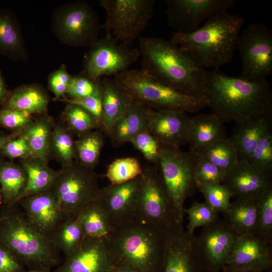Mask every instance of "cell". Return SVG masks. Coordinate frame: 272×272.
<instances>
[{
	"instance_id": "54",
	"label": "cell",
	"mask_w": 272,
	"mask_h": 272,
	"mask_svg": "<svg viewBox=\"0 0 272 272\" xmlns=\"http://www.w3.org/2000/svg\"><path fill=\"white\" fill-rule=\"evenodd\" d=\"M22 130L13 131L9 134H3L0 135V154L3 146L8 141L18 137L22 132Z\"/></svg>"
},
{
	"instance_id": "7",
	"label": "cell",
	"mask_w": 272,
	"mask_h": 272,
	"mask_svg": "<svg viewBox=\"0 0 272 272\" xmlns=\"http://www.w3.org/2000/svg\"><path fill=\"white\" fill-rule=\"evenodd\" d=\"M198 159L197 153L161 144L157 166L171 200L176 221L183 223L184 205L197 189L194 171Z\"/></svg>"
},
{
	"instance_id": "13",
	"label": "cell",
	"mask_w": 272,
	"mask_h": 272,
	"mask_svg": "<svg viewBox=\"0 0 272 272\" xmlns=\"http://www.w3.org/2000/svg\"><path fill=\"white\" fill-rule=\"evenodd\" d=\"M90 47L81 74L95 81L102 76H115L128 70L140 56L138 49L106 34Z\"/></svg>"
},
{
	"instance_id": "31",
	"label": "cell",
	"mask_w": 272,
	"mask_h": 272,
	"mask_svg": "<svg viewBox=\"0 0 272 272\" xmlns=\"http://www.w3.org/2000/svg\"><path fill=\"white\" fill-rule=\"evenodd\" d=\"M47 162L30 157L22 159L21 166L27 176V186L21 199L50 189L59 173L49 168Z\"/></svg>"
},
{
	"instance_id": "51",
	"label": "cell",
	"mask_w": 272,
	"mask_h": 272,
	"mask_svg": "<svg viewBox=\"0 0 272 272\" xmlns=\"http://www.w3.org/2000/svg\"><path fill=\"white\" fill-rule=\"evenodd\" d=\"M27 270L14 254L0 243V272H26Z\"/></svg>"
},
{
	"instance_id": "39",
	"label": "cell",
	"mask_w": 272,
	"mask_h": 272,
	"mask_svg": "<svg viewBox=\"0 0 272 272\" xmlns=\"http://www.w3.org/2000/svg\"><path fill=\"white\" fill-rule=\"evenodd\" d=\"M62 117L69 130L79 136L100 128V124L96 118L82 107L68 104L63 113Z\"/></svg>"
},
{
	"instance_id": "55",
	"label": "cell",
	"mask_w": 272,
	"mask_h": 272,
	"mask_svg": "<svg viewBox=\"0 0 272 272\" xmlns=\"http://www.w3.org/2000/svg\"><path fill=\"white\" fill-rule=\"evenodd\" d=\"M221 270L222 272H261L258 270L244 268H239L228 265L225 266Z\"/></svg>"
},
{
	"instance_id": "16",
	"label": "cell",
	"mask_w": 272,
	"mask_h": 272,
	"mask_svg": "<svg viewBox=\"0 0 272 272\" xmlns=\"http://www.w3.org/2000/svg\"><path fill=\"white\" fill-rule=\"evenodd\" d=\"M238 235L219 218L202 227L197 239L204 271L220 272L226 265Z\"/></svg>"
},
{
	"instance_id": "21",
	"label": "cell",
	"mask_w": 272,
	"mask_h": 272,
	"mask_svg": "<svg viewBox=\"0 0 272 272\" xmlns=\"http://www.w3.org/2000/svg\"><path fill=\"white\" fill-rule=\"evenodd\" d=\"M189 117L183 111L150 108L147 128L161 144L180 148L186 144Z\"/></svg>"
},
{
	"instance_id": "34",
	"label": "cell",
	"mask_w": 272,
	"mask_h": 272,
	"mask_svg": "<svg viewBox=\"0 0 272 272\" xmlns=\"http://www.w3.org/2000/svg\"><path fill=\"white\" fill-rule=\"evenodd\" d=\"M104 144L101 130L95 129L80 135L74 141L76 161L85 167L94 169Z\"/></svg>"
},
{
	"instance_id": "14",
	"label": "cell",
	"mask_w": 272,
	"mask_h": 272,
	"mask_svg": "<svg viewBox=\"0 0 272 272\" xmlns=\"http://www.w3.org/2000/svg\"><path fill=\"white\" fill-rule=\"evenodd\" d=\"M167 23L176 33L188 34L212 16L233 7L234 0H166Z\"/></svg>"
},
{
	"instance_id": "32",
	"label": "cell",
	"mask_w": 272,
	"mask_h": 272,
	"mask_svg": "<svg viewBox=\"0 0 272 272\" xmlns=\"http://www.w3.org/2000/svg\"><path fill=\"white\" fill-rule=\"evenodd\" d=\"M53 122L45 113L22 130L30 148L32 157L47 162L50 155Z\"/></svg>"
},
{
	"instance_id": "28",
	"label": "cell",
	"mask_w": 272,
	"mask_h": 272,
	"mask_svg": "<svg viewBox=\"0 0 272 272\" xmlns=\"http://www.w3.org/2000/svg\"><path fill=\"white\" fill-rule=\"evenodd\" d=\"M150 108L133 101L122 115L114 123L108 137L112 145L119 147L128 142L139 132L147 129V117Z\"/></svg>"
},
{
	"instance_id": "33",
	"label": "cell",
	"mask_w": 272,
	"mask_h": 272,
	"mask_svg": "<svg viewBox=\"0 0 272 272\" xmlns=\"http://www.w3.org/2000/svg\"><path fill=\"white\" fill-rule=\"evenodd\" d=\"M76 218L87 238L105 239L114 227L96 199L85 207Z\"/></svg>"
},
{
	"instance_id": "8",
	"label": "cell",
	"mask_w": 272,
	"mask_h": 272,
	"mask_svg": "<svg viewBox=\"0 0 272 272\" xmlns=\"http://www.w3.org/2000/svg\"><path fill=\"white\" fill-rule=\"evenodd\" d=\"M52 30L62 44L71 47H90L98 39L100 31L96 11L87 2L68 3L55 9L51 19Z\"/></svg>"
},
{
	"instance_id": "19",
	"label": "cell",
	"mask_w": 272,
	"mask_h": 272,
	"mask_svg": "<svg viewBox=\"0 0 272 272\" xmlns=\"http://www.w3.org/2000/svg\"><path fill=\"white\" fill-rule=\"evenodd\" d=\"M113 268L105 239L86 237L54 272H113Z\"/></svg>"
},
{
	"instance_id": "10",
	"label": "cell",
	"mask_w": 272,
	"mask_h": 272,
	"mask_svg": "<svg viewBox=\"0 0 272 272\" xmlns=\"http://www.w3.org/2000/svg\"><path fill=\"white\" fill-rule=\"evenodd\" d=\"M241 60L239 77L253 82L266 81L272 73V31L264 23L249 24L236 42Z\"/></svg>"
},
{
	"instance_id": "20",
	"label": "cell",
	"mask_w": 272,
	"mask_h": 272,
	"mask_svg": "<svg viewBox=\"0 0 272 272\" xmlns=\"http://www.w3.org/2000/svg\"><path fill=\"white\" fill-rule=\"evenodd\" d=\"M239 199H258L272 188L271 175L260 172L248 161L238 162L226 172L223 183Z\"/></svg>"
},
{
	"instance_id": "3",
	"label": "cell",
	"mask_w": 272,
	"mask_h": 272,
	"mask_svg": "<svg viewBox=\"0 0 272 272\" xmlns=\"http://www.w3.org/2000/svg\"><path fill=\"white\" fill-rule=\"evenodd\" d=\"M244 21L243 17L223 11L208 19L193 32L174 33L171 40L205 69H219L231 61Z\"/></svg>"
},
{
	"instance_id": "35",
	"label": "cell",
	"mask_w": 272,
	"mask_h": 272,
	"mask_svg": "<svg viewBox=\"0 0 272 272\" xmlns=\"http://www.w3.org/2000/svg\"><path fill=\"white\" fill-rule=\"evenodd\" d=\"M85 238L77 219L67 218L52 233L50 239L54 247L65 256L75 250Z\"/></svg>"
},
{
	"instance_id": "24",
	"label": "cell",
	"mask_w": 272,
	"mask_h": 272,
	"mask_svg": "<svg viewBox=\"0 0 272 272\" xmlns=\"http://www.w3.org/2000/svg\"><path fill=\"white\" fill-rule=\"evenodd\" d=\"M226 137L224 123L212 113L198 114L189 117L186 144L190 151L197 154Z\"/></svg>"
},
{
	"instance_id": "56",
	"label": "cell",
	"mask_w": 272,
	"mask_h": 272,
	"mask_svg": "<svg viewBox=\"0 0 272 272\" xmlns=\"http://www.w3.org/2000/svg\"><path fill=\"white\" fill-rule=\"evenodd\" d=\"M50 269L41 268L28 270L26 272H51Z\"/></svg>"
},
{
	"instance_id": "17",
	"label": "cell",
	"mask_w": 272,
	"mask_h": 272,
	"mask_svg": "<svg viewBox=\"0 0 272 272\" xmlns=\"http://www.w3.org/2000/svg\"><path fill=\"white\" fill-rule=\"evenodd\" d=\"M142 175L127 182L100 188L96 200L113 227L134 219Z\"/></svg>"
},
{
	"instance_id": "50",
	"label": "cell",
	"mask_w": 272,
	"mask_h": 272,
	"mask_svg": "<svg viewBox=\"0 0 272 272\" xmlns=\"http://www.w3.org/2000/svg\"><path fill=\"white\" fill-rule=\"evenodd\" d=\"M1 154L10 159L32 157V153L26 137L21 133L16 138L8 141L3 146Z\"/></svg>"
},
{
	"instance_id": "25",
	"label": "cell",
	"mask_w": 272,
	"mask_h": 272,
	"mask_svg": "<svg viewBox=\"0 0 272 272\" xmlns=\"http://www.w3.org/2000/svg\"><path fill=\"white\" fill-rule=\"evenodd\" d=\"M101 84L102 114L100 129L108 136L114 123L133 100L114 79L105 78Z\"/></svg>"
},
{
	"instance_id": "15",
	"label": "cell",
	"mask_w": 272,
	"mask_h": 272,
	"mask_svg": "<svg viewBox=\"0 0 272 272\" xmlns=\"http://www.w3.org/2000/svg\"><path fill=\"white\" fill-rule=\"evenodd\" d=\"M159 272H205L197 236L185 231L182 223L167 230L164 257Z\"/></svg>"
},
{
	"instance_id": "22",
	"label": "cell",
	"mask_w": 272,
	"mask_h": 272,
	"mask_svg": "<svg viewBox=\"0 0 272 272\" xmlns=\"http://www.w3.org/2000/svg\"><path fill=\"white\" fill-rule=\"evenodd\" d=\"M271 242L256 235H238L226 265L263 272L272 266Z\"/></svg>"
},
{
	"instance_id": "43",
	"label": "cell",
	"mask_w": 272,
	"mask_h": 272,
	"mask_svg": "<svg viewBox=\"0 0 272 272\" xmlns=\"http://www.w3.org/2000/svg\"><path fill=\"white\" fill-rule=\"evenodd\" d=\"M259 209L255 235L271 242L272 239V188L258 199Z\"/></svg>"
},
{
	"instance_id": "4",
	"label": "cell",
	"mask_w": 272,
	"mask_h": 272,
	"mask_svg": "<svg viewBox=\"0 0 272 272\" xmlns=\"http://www.w3.org/2000/svg\"><path fill=\"white\" fill-rule=\"evenodd\" d=\"M167 230L131 220L113 227L106 238L113 264L127 263L143 272H159Z\"/></svg>"
},
{
	"instance_id": "2",
	"label": "cell",
	"mask_w": 272,
	"mask_h": 272,
	"mask_svg": "<svg viewBox=\"0 0 272 272\" xmlns=\"http://www.w3.org/2000/svg\"><path fill=\"white\" fill-rule=\"evenodd\" d=\"M205 96L212 113L223 123L272 113V92L267 80L250 81L211 70Z\"/></svg>"
},
{
	"instance_id": "36",
	"label": "cell",
	"mask_w": 272,
	"mask_h": 272,
	"mask_svg": "<svg viewBox=\"0 0 272 272\" xmlns=\"http://www.w3.org/2000/svg\"><path fill=\"white\" fill-rule=\"evenodd\" d=\"M197 154L226 172L239 161L236 150L228 137L215 142Z\"/></svg>"
},
{
	"instance_id": "18",
	"label": "cell",
	"mask_w": 272,
	"mask_h": 272,
	"mask_svg": "<svg viewBox=\"0 0 272 272\" xmlns=\"http://www.w3.org/2000/svg\"><path fill=\"white\" fill-rule=\"evenodd\" d=\"M17 205L29 223L49 239L67 218L60 209L51 188L25 197Z\"/></svg>"
},
{
	"instance_id": "27",
	"label": "cell",
	"mask_w": 272,
	"mask_h": 272,
	"mask_svg": "<svg viewBox=\"0 0 272 272\" xmlns=\"http://www.w3.org/2000/svg\"><path fill=\"white\" fill-rule=\"evenodd\" d=\"M47 92L40 85L20 86L9 94L2 105V109H16L33 114L45 113L49 103Z\"/></svg>"
},
{
	"instance_id": "26",
	"label": "cell",
	"mask_w": 272,
	"mask_h": 272,
	"mask_svg": "<svg viewBox=\"0 0 272 272\" xmlns=\"http://www.w3.org/2000/svg\"><path fill=\"white\" fill-rule=\"evenodd\" d=\"M0 54L15 61L26 62L29 59L18 20L7 9H0Z\"/></svg>"
},
{
	"instance_id": "29",
	"label": "cell",
	"mask_w": 272,
	"mask_h": 272,
	"mask_svg": "<svg viewBox=\"0 0 272 272\" xmlns=\"http://www.w3.org/2000/svg\"><path fill=\"white\" fill-rule=\"evenodd\" d=\"M258 209V199H235L224 213L223 221L239 235H255Z\"/></svg>"
},
{
	"instance_id": "48",
	"label": "cell",
	"mask_w": 272,
	"mask_h": 272,
	"mask_svg": "<svg viewBox=\"0 0 272 272\" xmlns=\"http://www.w3.org/2000/svg\"><path fill=\"white\" fill-rule=\"evenodd\" d=\"M73 76L67 71L66 65L62 64L52 72L48 78L49 89L55 95L54 100H59L65 97Z\"/></svg>"
},
{
	"instance_id": "46",
	"label": "cell",
	"mask_w": 272,
	"mask_h": 272,
	"mask_svg": "<svg viewBox=\"0 0 272 272\" xmlns=\"http://www.w3.org/2000/svg\"><path fill=\"white\" fill-rule=\"evenodd\" d=\"M102 84L101 82H100L95 92L89 96L80 99L65 97L59 100L82 107L92 114L101 125L102 114Z\"/></svg>"
},
{
	"instance_id": "38",
	"label": "cell",
	"mask_w": 272,
	"mask_h": 272,
	"mask_svg": "<svg viewBox=\"0 0 272 272\" xmlns=\"http://www.w3.org/2000/svg\"><path fill=\"white\" fill-rule=\"evenodd\" d=\"M50 153L63 167L72 165L76 161L74 141L69 131L60 124L53 125Z\"/></svg>"
},
{
	"instance_id": "23",
	"label": "cell",
	"mask_w": 272,
	"mask_h": 272,
	"mask_svg": "<svg viewBox=\"0 0 272 272\" xmlns=\"http://www.w3.org/2000/svg\"><path fill=\"white\" fill-rule=\"evenodd\" d=\"M228 138L235 147L239 161H248L262 137L272 127V113L259 114L235 122Z\"/></svg>"
},
{
	"instance_id": "47",
	"label": "cell",
	"mask_w": 272,
	"mask_h": 272,
	"mask_svg": "<svg viewBox=\"0 0 272 272\" xmlns=\"http://www.w3.org/2000/svg\"><path fill=\"white\" fill-rule=\"evenodd\" d=\"M33 121L31 114L16 109H0V126L13 130H21Z\"/></svg>"
},
{
	"instance_id": "6",
	"label": "cell",
	"mask_w": 272,
	"mask_h": 272,
	"mask_svg": "<svg viewBox=\"0 0 272 272\" xmlns=\"http://www.w3.org/2000/svg\"><path fill=\"white\" fill-rule=\"evenodd\" d=\"M114 79L134 101L152 109L196 113L209 107L206 96L181 93L142 70H128Z\"/></svg>"
},
{
	"instance_id": "52",
	"label": "cell",
	"mask_w": 272,
	"mask_h": 272,
	"mask_svg": "<svg viewBox=\"0 0 272 272\" xmlns=\"http://www.w3.org/2000/svg\"><path fill=\"white\" fill-rule=\"evenodd\" d=\"M113 272H143L138 268L127 263L113 264Z\"/></svg>"
},
{
	"instance_id": "57",
	"label": "cell",
	"mask_w": 272,
	"mask_h": 272,
	"mask_svg": "<svg viewBox=\"0 0 272 272\" xmlns=\"http://www.w3.org/2000/svg\"><path fill=\"white\" fill-rule=\"evenodd\" d=\"M3 203V197H2V194L0 188V208L2 207Z\"/></svg>"
},
{
	"instance_id": "11",
	"label": "cell",
	"mask_w": 272,
	"mask_h": 272,
	"mask_svg": "<svg viewBox=\"0 0 272 272\" xmlns=\"http://www.w3.org/2000/svg\"><path fill=\"white\" fill-rule=\"evenodd\" d=\"M134 219L166 230L177 223L157 165L143 167Z\"/></svg>"
},
{
	"instance_id": "12",
	"label": "cell",
	"mask_w": 272,
	"mask_h": 272,
	"mask_svg": "<svg viewBox=\"0 0 272 272\" xmlns=\"http://www.w3.org/2000/svg\"><path fill=\"white\" fill-rule=\"evenodd\" d=\"M106 12V34L129 44L137 38L152 16L154 0H101Z\"/></svg>"
},
{
	"instance_id": "49",
	"label": "cell",
	"mask_w": 272,
	"mask_h": 272,
	"mask_svg": "<svg viewBox=\"0 0 272 272\" xmlns=\"http://www.w3.org/2000/svg\"><path fill=\"white\" fill-rule=\"evenodd\" d=\"M100 82L95 81L81 74L73 77L67 89L66 95L69 99H80L89 96L96 90Z\"/></svg>"
},
{
	"instance_id": "9",
	"label": "cell",
	"mask_w": 272,
	"mask_h": 272,
	"mask_svg": "<svg viewBox=\"0 0 272 272\" xmlns=\"http://www.w3.org/2000/svg\"><path fill=\"white\" fill-rule=\"evenodd\" d=\"M98 178L94 169L85 167L76 161L59 170L51 189L60 209L67 218H76L96 198L100 189Z\"/></svg>"
},
{
	"instance_id": "42",
	"label": "cell",
	"mask_w": 272,
	"mask_h": 272,
	"mask_svg": "<svg viewBox=\"0 0 272 272\" xmlns=\"http://www.w3.org/2000/svg\"><path fill=\"white\" fill-rule=\"evenodd\" d=\"M257 171L269 175L272 173V132H267L259 141L248 161Z\"/></svg>"
},
{
	"instance_id": "40",
	"label": "cell",
	"mask_w": 272,
	"mask_h": 272,
	"mask_svg": "<svg viewBox=\"0 0 272 272\" xmlns=\"http://www.w3.org/2000/svg\"><path fill=\"white\" fill-rule=\"evenodd\" d=\"M197 189L202 194L205 202L217 213L224 214L230 207L233 195L224 184L200 185Z\"/></svg>"
},
{
	"instance_id": "1",
	"label": "cell",
	"mask_w": 272,
	"mask_h": 272,
	"mask_svg": "<svg viewBox=\"0 0 272 272\" xmlns=\"http://www.w3.org/2000/svg\"><path fill=\"white\" fill-rule=\"evenodd\" d=\"M139 51L144 72L184 94L206 96L208 71L173 41L141 37Z\"/></svg>"
},
{
	"instance_id": "5",
	"label": "cell",
	"mask_w": 272,
	"mask_h": 272,
	"mask_svg": "<svg viewBox=\"0 0 272 272\" xmlns=\"http://www.w3.org/2000/svg\"><path fill=\"white\" fill-rule=\"evenodd\" d=\"M1 208L0 243L28 270L51 269L60 264V252L49 238L29 223L17 205L11 208Z\"/></svg>"
},
{
	"instance_id": "37",
	"label": "cell",
	"mask_w": 272,
	"mask_h": 272,
	"mask_svg": "<svg viewBox=\"0 0 272 272\" xmlns=\"http://www.w3.org/2000/svg\"><path fill=\"white\" fill-rule=\"evenodd\" d=\"M143 167L134 157L116 159L108 166L104 177L110 184H119L134 179L142 175Z\"/></svg>"
},
{
	"instance_id": "53",
	"label": "cell",
	"mask_w": 272,
	"mask_h": 272,
	"mask_svg": "<svg viewBox=\"0 0 272 272\" xmlns=\"http://www.w3.org/2000/svg\"><path fill=\"white\" fill-rule=\"evenodd\" d=\"M10 91L7 89L4 78L0 70V104L2 105L7 99Z\"/></svg>"
},
{
	"instance_id": "30",
	"label": "cell",
	"mask_w": 272,
	"mask_h": 272,
	"mask_svg": "<svg viewBox=\"0 0 272 272\" xmlns=\"http://www.w3.org/2000/svg\"><path fill=\"white\" fill-rule=\"evenodd\" d=\"M27 182L25 170L13 162L0 161V188L3 197L1 207L11 208L21 199Z\"/></svg>"
},
{
	"instance_id": "41",
	"label": "cell",
	"mask_w": 272,
	"mask_h": 272,
	"mask_svg": "<svg viewBox=\"0 0 272 272\" xmlns=\"http://www.w3.org/2000/svg\"><path fill=\"white\" fill-rule=\"evenodd\" d=\"M184 214L188 215L186 231L191 234L196 228L207 226L219 218L218 213L205 201L192 202L189 208H184Z\"/></svg>"
},
{
	"instance_id": "44",
	"label": "cell",
	"mask_w": 272,
	"mask_h": 272,
	"mask_svg": "<svg viewBox=\"0 0 272 272\" xmlns=\"http://www.w3.org/2000/svg\"><path fill=\"white\" fill-rule=\"evenodd\" d=\"M128 142L140 151L148 162L158 164L161 144L147 129L136 134Z\"/></svg>"
},
{
	"instance_id": "45",
	"label": "cell",
	"mask_w": 272,
	"mask_h": 272,
	"mask_svg": "<svg viewBox=\"0 0 272 272\" xmlns=\"http://www.w3.org/2000/svg\"><path fill=\"white\" fill-rule=\"evenodd\" d=\"M226 174L225 171L198 155L194 171L196 187L200 185L223 184Z\"/></svg>"
}]
</instances>
